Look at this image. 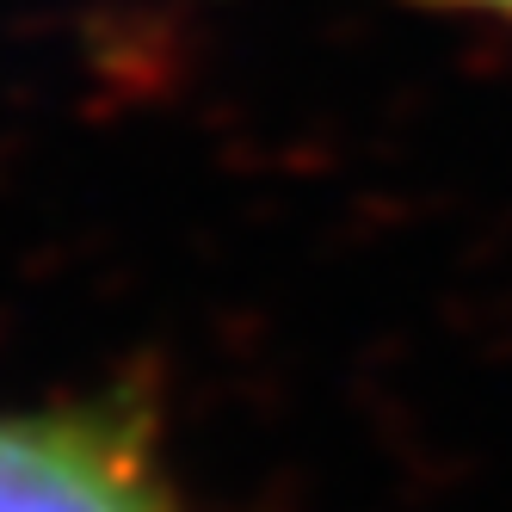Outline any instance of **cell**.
<instances>
[{"mask_svg":"<svg viewBox=\"0 0 512 512\" xmlns=\"http://www.w3.org/2000/svg\"><path fill=\"white\" fill-rule=\"evenodd\" d=\"M438 7H482V13H512V0H438Z\"/></svg>","mask_w":512,"mask_h":512,"instance_id":"2","label":"cell"},{"mask_svg":"<svg viewBox=\"0 0 512 512\" xmlns=\"http://www.w3.org/2000/svg\"><path fill=\"white\" fill-rule=\"evenodd\" d=\"M0 512H186L130 401L0 408Z\"/></svg>","mask_w":512,"mask_h":512,"instance_id":"1","label":"cell"}]
</instances>
